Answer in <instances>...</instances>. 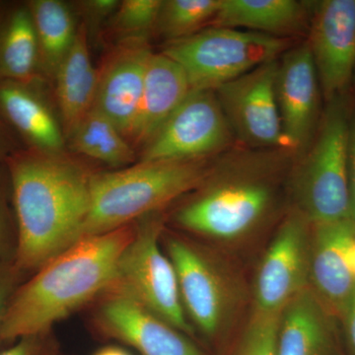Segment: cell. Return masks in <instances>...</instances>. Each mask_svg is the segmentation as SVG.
I'll return each mask as SVG.
<instances>
[{"instance_id":"cell-1","label":"cell","mask_w":355,"mask_h":355,"mask_svg":"<svg viewBox=\"0 0 355 355\" xmlns=\"http://www.w3.org/2000/svg\"><path fill=\"white\" fill-rule=\"evenodd\" d=\"M6 164L17 221L14 261L25 275L34 273L80 239L96 171L69 150L21 149Z\"/></svg>"},{"instance_id":"cell-2","label":"cell","mask_w":355,"mask_h":355,"mask_svg":"<svg viewBox=\"0 0 355 355\" xmlns=\"http://www.w3.org/2000/svg\"><path fill=\"white\" fill-rule=\"evenodd\" d=\"M135 229L132 223L81 238L23 282L9 303L2 340L49 333L57 322L104 294Z\"/></svg>"},{"instance_id":"cell-3","label":"cell","mask_w":355,"mask_h":355,"mask_svg":"<svg viewBox=\"0 0 355 355\" xmlns=\"http://www.w3.org/2000/svg\"><path fill=\"white\" fill-rule=\"evenodd\" d=\"M209 158L137 161L110 171H96L81 238L111 232L155 214L209 178Z\"/></svg>"},{"instance_id":"cell-4","label":"cell","mask_w":355,"mask_h":355,"mask_svg":"<svg viewBox=\"0 0 355 355\" xmlns=\"http://www.w3.org/2000/svg\"><path fill=\"white\" fill-rule=\"evenodd\" d=\"M287 46L288 41L282 37L211 26L167 43L161 53L181 65L191 90L214 91L277 60Z\"/></svg>"},{"instance_id":"cell-5","label":"cell","mask_w":355,"mask_h":355,"mask_svg":"<svg viewBox=\"0 0 355 355\" xmlns=\"http://www.w3.org/2000/svg\"><path fill=\"white\" fill-rule=\"evenodd\" d=\"M349 125L340 96L331 100L316 141L299 168L295 191L300 214L314 226L350 218Z\"/></svg>"},{"instance_id":"cell-6","label":"cell","mask_w":355,"mask_h":355,"mask_svg":"<svg viewBox=\"0 0 355 355\" xmlns=\"http://www.w3.org/2000/svg\"><path fill=\"white\" fill-rule=\"evenodd\" d=\"M161 222L146 219L137 226L121 254L107 292L123 294L187 336L195 334L182 303L176 270L159 247Z\"/></svg>"},{"instance_id":"cell-7","label":"cell","mask_w":355,"mask_h":355,"mask_svg":"<svg viewBox=\"0 0 355 355\" xmlns=\"http://www.w3.org/2000/svg\"><path fill=\"white\" fill-rule=\"evenodd\" d=\"M231 137L216 91L191 90L139 151V161L207 159L227 146Z\"/></svg>"},{"instance_id":"cell-8","label":"cell","mask_w":355,"mask_h":355,"mask_svg":"<svg viewBox=\"0 0 355 355\" xmlns=\"http://www.w3.org/2000/svg\"><path fill=\"white\" fill-rule=\"evenodd\" d=\"M272 187L261 180L217 183L179 209L175 220L186 230L216 239H235L251 230L272 205Z\"/></svg>"},{"instance_id":"cell-9","label":"cell","mask_w":355,"mask_h":355,"mask_svg":"<svg viewBox=\"0 0 355 355\" xmlns=\"http://www.w3.org/2000/svg\"><path fill=\"white\" fill-rule=\"evenodd\" d=\"M279 62H266L214 90L231 130L249 146L289 148L275 97Z\"/></svg>"},{"instance_id":"cell-10","label":"cell","mask_w":355,"mask_h":355,"mask_svg":"<svg viewBox=\"0 0 355 355\" xmlns=\"http://www.w3.org/2000/svg\"><path fill=\"white\" fill-rule=\"evenodd\" d=\"M308 220L294 214L284 222L261 261L257 275L256 311L279 313L310 279L311 240Z\"/></svg>"},{"instance_id":"cell-11","label":"cell","mask_w":355,"mask_h":355,"mask_svg":"<svg viewBox=\"0 0 355 355\" xmlns=\"http://www.w3.org/2000/svg\"><path fill=\"white\" fill-rule=\"evenodd\" d=\"M0 118L24 149L44 153L67 151L53 89L46 79H0Z\"/></svg>"},{"instance_id":"cell-12","label":"cell","mask_w":355,"mask_h":355,"mask_svg":"<svg viewBox=\"0 0 355 355\" xmlns=\"http://www.w3.org/2000/svg\"><path fill=\"white\" fill-rule=\"evenodd\" d=\"M308 44L324 97H340L355 69V0L318 2Z\"/></svg>"},{"instance_id":"cell-13","label":"cell","mask_w":355,"mask_h":355,"mask_svg":"<svg viewBox=\"0 0 355 355\" xmlns=\"http://www.w3.org/2000/svg\"><path fill=\"white\" fill-rule=\"evenodd\" d=\"M153 53L149 40H125L114 43L97 67L93 108L113 121L127 139L139 110Z\"/></svg>"},{"instance_id":"cell-14","label":"cell","mask_w":355,"mask_h":355,"mask_svg":"<svg viewBox=\"0 0 355 355\" xmlns=\"http://www.w3.org/2000/svg\"><path fill=\"white\" fill-rule=\"evenodd\" d=\"M97 320L104 333L141 355H205L188 336L123 294L107 292Z\"/></svg>"},{"instance_id":"cell-15","label":"cell","mask_w":355,"mask_h":355,"mask_svg":"<svg viewBox=\"0 0 355 355\" xmlns=\"http://www.w3.org/2000/svg\"><path fill=\"white\" fill-rule=\"evenodd\" d=\"M275 97L289 148H304L319 114V79L308 43L287 51L279 62Z\"/></svg>"},{"instance_id":"cell-16","label":"cell","mask_w":355,"mask_h":355,"mask_svg":"<svg viewBox=\"0 0 355 355\" xmlns=\"http://www.w3.org/2000/svg\"><path fill=\"white\" fill-rule=\"evenodd\" d=\"M167 251L176 270L184 311L203 335L216 336L225 312L220 279L202 254L182 240H168Z\"/></svg>"},{"instance_id":"cell-17","label":"cell","mask_w":355,"mask_h":355,"mask_svg":"<svg viewBox=\"0 0 355 355\" xmlns=\"http://www.w3.org/2000/svg\"><path fill=\"white\" fill-rule=\"evenodd\" d=\"M355 238L352 218L315 226L310 245V280L318 298L340 315L355 286L347 251Z\"/></svg>"},{"instance_id":"cell-18","label":"cell","mask_w":355,"mask_h":355,"mask_svg":"<svg viewBox=\"0 0 355 355\" xmlns=\"http://www.w3.org/2000/svg\"><path fill=\"white\" fill-rule=\"evenodd\" d=\"M191 91L181 65L164 53H153L147 67L139 110L128 137L137 155Z\"/></svg>"},{"instance_id":"cell-19","label":"cell","mask_w":355,"mask_h":355,"mask_svg":"<svg viewBox=\"0 0 355 355\" xmlns=\"http://www.w3.org/2000/svg\"><path fill=\"white\" fill-rule=\"evenodd\" d=\"M330 311L306 288L280 312L277 355H334L335 331Z\"/></svg>"},{"instance_id":"cell-20","label":"cell","mask_w":355,"mask_h":355,"mask_svg":"<svg viewBox=\"0 0 355 355\" xmlns=\"http://www.w3.org/2000/svg\"><path fill=\"white\" fill-rule=\"evenodd\" d=\"M97 80L98 70L91 60L87 30L79 22L73 46L51 83L65 137L94 107Z\"/></svg>"},{"instance_id":"cell-21","label":"cell","mask_w":355,"mask_h":355,"mask_svg":"<svg viewBox=\"0 0 355 355\" xmlns=\"http://www.w3.org/2000/svg\"><path fill=\"white\" fill-rule=\"evenodd\" d=\"M36 78L44 77L36 29L27 1H0V79Z\"/></svg>"},{"instance_id":"cell-22","label":"cell","mask_w":355,"mask_h":355,"mask_svg":"<svg viewBox=\"0 0 355 355\" xmlns=\"http://www.w3.org/2000/svg\"><path fill=\"white\" fill-rule=\"evenodd\" d=\"M38 39L42 76L51 83L76 42L78 17L62 0H27Z\"/></svg>"},{"instance_id":"cell-23","label":"cell","mask_w":355,"mask_h":355,"mask_svg":"<svg viewBox=\"0 0 355 355\" xmlns=\"http://www.w3.org/2000/svg\"><path fill=\"white\" fill-rule=\"evenodd\" d=\"M306 6L295 0H221L220 8L210 25L248 28L272 36L287 34L303 24Z\"/></svg>"},{"instance_id":"cell-24","label":"cell","mask_w":355,"mask_h":355,"mask_svg":"<svg viewBox=\"0 0 355 355\" xmlns=\"http://www.w3.org/2000/svg\"><path fill=\"white\" fill-rule=\"evenodd\" d=\"M67 150L112 170L137 163L139 155L125 135L105 114L93 108L67 137Z\"/></svg>"},{"instance_id":"cell-25","label":"cell","mask_w":355,"mask_h":355,"mask_svg":"<svg viewBox=\"0 0 355 355\" xmlns=\"http://www.w3.org/2000/svg\"><path fill=\"white\" fill-rule=\"evenodd\" d=\"M221 0H162L155 34L167 43L200 31L216 17Z\"/></svg>"},{"instance_id":"cell-26","label":"cell","mask_w":355,"mask_h":355,"mask_svg":"<svg viewBox=\"0 0 355 355\" xmlns=\"http://www.w3.org/2000/svg\"><path fill=\"white\" fill-rule=\"evenodd\" d=\"M162 0H121L103 32L114 43L125 40H149L155 34Z\"/></svg>"},{"instance_id":"cell-27","label":"cell","mask_w":355,"mask_h":355,"mask_svg":"<svg viewBox=\"0 0 355 355\" xmlns=\"http://www.w3.org/2000/svg\"><path fill=\"white\" fill-rule=\"evenodd\" d=\"M279 319L280 312L261 313L254 310L234 355H277Z\"/></svg>"},{"instance_id":"cell-28","label":"cell","mask_w":355,"mask_h":355,"mask_svg":"<svg viewBox=\"0 0 355 355\" xmlns=\"http://www.w3.org/2000/svg\"><path fill=\"white\" fill-rule=\"evenodd\" d=\"M18 231L12 184L6 162H0V261L15 260Z\"/></svg>"},{"instance_id":"cell-29","label":"cell","mask_w":355,"mask_h":355,"mask_svg":"<svg viewBox=\"0 0 355 355\" xmlns=\"http://www.w3.org/2000/svg\"><path fill=\"white\" fill-rule=\"evenodd\" d=\"M120 0H79L71 2L80 23L87 30L88 38L99 37L116 12Z\"/></svg>"},{"instance_id":"cell-30","label":"cell","mask_w":355,"mask_h":355,"mask_svg":"<svg viewBox=\"0 0 355 355\" xmlns=\"http://www.w3.org/2000/svg\"><path fill=\"white\" fill-rule=\"evenodd\" d=\"M25 273L21 272L14 261H0V343L2 326L9 303L18 287L24 282Z\"/></svg>"},{"instance_id":"cell-31","label":"cell","mask_w":355,"mask_h":355,"mask_svg":"<svg viewBox=\"0 0 355 355\" xmlns=\"http://www.w3.org/2000/svg\"><path fill=\"white\" fill-rule=\"evenodd\" d=\"M0 355H55V345L49 338V333L28 336L15 340Z\"/></svg>"},{"instance_id":"cell-32","label":"cell","mask_w":355,"mask_h":355,"mask_svg":"<svg viewBox=\"0 0 355 355\" xmlns=\"http://www.w3.org/2000/svg\"><path fill=\"white\" fill-rule=\"evenodd\" d=\"M340 316L343 320V335L347 355H355V286L345 301Z\"/></svg>"},{"instance_id":"cell-33","label":"cell","mask_w":355,"mask_h":355,"mask_svg":"<svg viewBox=\"0 0 355 355\" xmlns=\"http://www.w3.org/2000/svg\"><path fill=\"white\" fill-rule=\"evenodd\" d=\"M347 167H349L350 218L355 223V116L349 125Z\"/></svg>"},{"instance_id":"cell-34","label":"cell","mask_w":355,"mask_h":355,"mask_svg":"<svg viewBox=\"0 0 355 355\" xmlns=\"http://www.w3.org/2000/svg\"><path fill=\"white\" fill-rule=\"evenodd\" d=\"M23 148L16 135L0 118V162H6L14 153Z\"/></svg>"},{"instance_id":"cell-35","label":"cell","mask_w":355,"mask_h":355,"mask_svg":"<svg viewBox=\"0 0 355 355\" xmlns=\"http://www.w3.org/2000/svg\"><path fill=\"white\" fill-rule=\"evenodd\" d=\"M94 355H132L127 350L118 347H106L98 350Z\"/></svg>"},{"instance_id":"cell-36","label":"cell","mask_w":355,"mask_h":355,"mask_svg":"<svg viewBox=\"0 0 355 355\" xmlns=\"http://www.w3.org/2000/svg\"><path fill=\"white\" fill-rule=\"evenodd\" d=\"M347 263H349L350 272L355 279V238L347 251Z\"/></svg>"}]
</instances>
